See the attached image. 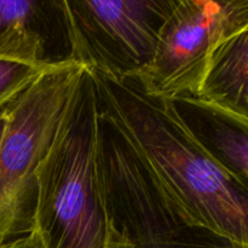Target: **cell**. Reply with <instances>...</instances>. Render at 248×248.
<instances>
[{"label":"cell","mask_w":248,"mask_h":248,"mask_svg":"<svg viewBox=\"0 0 248 248\" xmlns=\"http://www.w3.org/2000/svg\"><path fill=\"white\" fill-rule=\"evenodd\" d=\"M5 126H6V118H5L4 111L0 110V143H1L2 136H4Z\"/></svg>","instance_id":"7c38bea8"},{"label":"cell","mask_w":248,"mask_h":248,"mask_svg":"<svg viewBox=\"0 0 248 248\" xmlns=\"http://www.w3.org/2000/svg\"><path fill=\"white\" fill-rule=\"evenodd\" d=\"M196 97L248 118V28L220 41L212 51Z\"/></svg>","instance_id":"9c48e42d"},{"label":"cell","mask_w":248,"mask_h":248,"mask_svg":"<svg viewBox=\"0 0 248 248\" xmlns=\"http://www.w3.org/2000/svg\"><path fill=\"white\" fill-rule=\"evenodd\" d=\"M53 67L56 65L38 67L15 61L0 60V110L28 89L41 74Z\"/></svg>","instance_id":"30bf717a"},{"label":"cell","mask_w":248,"mask_h":248,"mask_svg":"<svg viewBox=\"0 0 248 248\" xmlns=\"http://www.w3.org/2000/svg\"><path fill=\"white\" fill-rule=\"evenodd\" d=\"M177 0H62L70 61L115 81L144 72Z\"/></svg>","instance_id":"5b68a950"},{"label":"cell","mask_w":248,"mask_h":248,"mask_svg":"<svg viewBox=\"0 0 248 248\" xmlns=\"http://www.w3.org/2000/svg\"><path fill=\"white\" fill-rule=\"evenodd\" d=\"M82 69L72 61L56 65L2 109L6 126L0 143V245L33 232L36 170Z\"/></svg>","instance_id":"3957f363"},{"label":"cell","mask_w":248,"mask_h":248,"mask_svg":"<svg viewBox=\"0 0 248 248\" xmlns=\"http://www.w3.org/2000/svg\"><path fill=\"white\" fill-rule=\"evenodd\" d=\"M246 28L248 0H177L152 63L133 78L153 96H196L216 46Z\"/></svg>","instance_id":"8992f818"},{"label":"cell","mask_w":248,"mask_h":248,"mask_svg":"<svg viewBox=\"0 0 248 248\" xmlns=\"http://www.w3.org/2000/svg\"><path fill=\"white\" fill-rule=\"evenodd\" d=\"M171 99L189 132L228 173L248 184V118L207 103L196 96Z\"/></svg>","instance_id":"ba28073f"},{"label":"cell","mask_w":248,"mask_h":248,"mask_svg":"<svg viewBox=\"0 0 248 248\" xmlns=\"http://www.w3.org/2000/svg\"><path fill=\"white\" fill-rule=\"evenodd\" d=\"M33 232L43 248H126L107 220L97 172V102L84 68L36 170Z\"/></svg>","instance_id":"7a4b0ae2"},{"label":"cell","mask_w":248,"mask_h":248,"mask_svg":"<svg viewBox=\"0 0 248 248\" xmlns=\"http://www.w3.org/2000/svg\"><path fill=\"white\" fill-rule=\"evenodd\" d=\"M0 60L38 67L70 62L62 0H0Z\"/></svg>","instance_id":"52a82bcc"},{"label":"cell","mask_w":248,"mask_h":248,"mask_svg":"<svg viewBox=\"0 0 248 248\" xmlns=\"http://www.w3.org/2000/svg\"><path fill=\"white\" fill-rule=\"evenodd\" d=\"M90 72L97 110L123 133L184 216L248 246V186L228 173L199 144L171 99L147 93L135 78L115 81Z\"/></svg>","instance_id":"6da1fadb"},{"label":"cell","mask_w":248,"mask_h":248,"mask_svg":"<svg viewBox=\"0 0 248 248\" xmlns=\"http://www.w3.org/2000/svg\"><path fill=\"white\" fill-rule=\"evenodd\" d=\"M97 172L109 228L127 248H248L189 220L125 138L99 145Z\"/></svg>","instance_id":"277c9868"},{"label":"cell","mask_w":248,"mask_h":248,"mask_svg":"<svg viewBox=\"0 0 248 248\" xmlns=\"http://www.w3.org/2000/svg\"><path fill=\"white\" fill-rule=\"evenodd\" d=\"M0 248H43L41 247L40 241H39L38 236L34 232H31V234L27 235V236L21 237V239H17L15 241L6 242V244L0 245Z\"/></svg>","instance_id":"8fae6325"}]
</instances>
